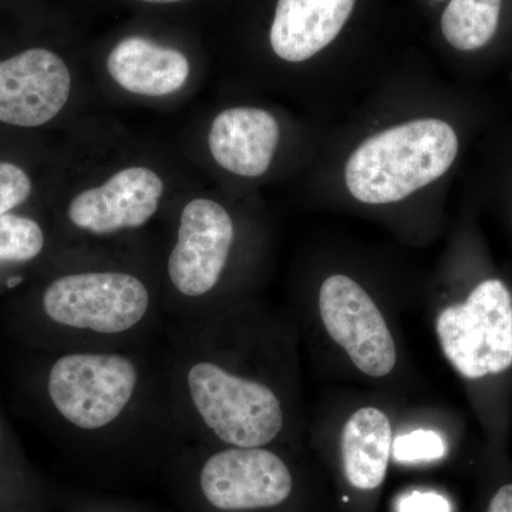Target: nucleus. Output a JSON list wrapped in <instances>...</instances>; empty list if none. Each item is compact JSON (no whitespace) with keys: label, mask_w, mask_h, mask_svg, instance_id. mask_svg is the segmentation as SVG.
<instances>
[{"label":"nucleus","mask_w":512,"mask_h":512,"mask_svg":"<svg viewBox=\"0 0 512 512\" xmlns=\"http://www.w3.org/2000/svg\"><path fill=\"white\" fill-rule=\"evenodd\" d=\"M458 137L447 121L417 119L380 131L353 151L346 187L363 204L403 201L450 170Z\"/></svg>","instance_id":"1"},{"label":"nucleus","mask_w":512,"mask_h":512,"mask_svg":"<svg viewBox=\"0 0 512 512\" xmlns=\"http://www.w3.org/2000/svg\"><path fill=\"white\" fill-rule=\"evenodd\" d=\"M451 366L466 379L500 375L512 366V295L500 279H485L466 301L448 306L436 322Z\"/></svg>","instance_id":"2"},{"label":"nucleus","mask_w":512,"mask_h":512,"mask_svg":"<svg viewBox=\"0 0 512 512\" xmlns=\"http://www.w3.org/2000/svg\"><path fill=\"white\" fill-rule=\"evenodd\" d=\"M192 402L204 423L234 447H264L281 433L284 410L265 384L202 362L188 372Z\"/></svg>","instance_id":"3"},{"label":"nucleus","mask_w":512,"mask_h":512,"mask_svg":"<svg viewBox=\"0 0 512 512\" xmlns=\"http://www.w3.org/2000/svg\"><path fill=\"white\" fill-rule=\"evenodd\" d=\"M137 380L136 366L127 357L76 353L53 365L47 390L64 419L80 429L97 430L123 413Z\"/></svg>","instance_id":"4"},{"label":"nucleus","mask_w":512,"mask_h":512,"mask_svg":"<svg viewBox=\"0 0 512 512\" xmlns=\"http://www.w3.org/2000/svg\"><path fill=\"white\" fill-rule=\"evenodd\" d=\"M148 303L143 282L121 272L62 276L43 295V309L53 322L97 333L134 328L146 315Z\"/></svg>","instance_id":"5"},{"label":"nucleus","mask_w":512,"mask_h":512,"mask_svg":"<svg viewBox=\"0 0 512 512\" xmlns=\"http://www.w3.org/2000/svg\"><path fill=\"white\" fill-rule=\"evenodd\" d=\"M319 312L326 332L348 353L353 365L367 376L393 372L397 349L379 306L346 275L325 279L319 291Z\"/></svg>","instance_id":"6"},{"label":"nucleus","mask_w":512,"mask_h":512,"mask_svg":"<svg viewBox=\"0 0 512 512\" xmlns=\"http://www.w3.org/2000/svg\"><path fill=\"white\" fill-rule=\"evenodd\" d=\"M201 488L208 503L218 510H265L291 497L293 476L285 461L272 451L232 447L205 463Z\"/></svg>","instance_id":"7"},{"label":"nucleus","mask_w":512,"mask_h":512,"mask_svg":"<svg viewBox=\"0 0 512 512\" xmlns=\"http://www.w3.org/2000/svg\"><path fill=\"white\" fill-rule=\"evenodd\" d=\"M72 87L62 57L43 47L0 60V123L40 127L66 106Z\"/></svg>","instance_id":"8"},{"label":"nucleus","mask_w":512,"mask_h":512,"mask_svg":"<svg viewBox=\"0 0 512 512\" xmlns=\"http://www.w3.org/2000/svg\"><path fill=\"white\" fill-rule=\"evenodd\" d=\"M234 242L228 211L198 198L185 205L177 244L168 259L171 282L185 296L205 295L220 281Z\"/></svg>","instance_id":"9"},{"label":"nucleus","mask_w":512,"mask_h":512,"mask_svg":"<svg viewBox=\"0 0 512 512\" xmlns=\"http://www.w3.org/2000/svg\"><path fill=\"white\" fill-rule=\"evenodd\" d=\"M163 180L153 170L130 167L70 202L69 220L83 231L107 235L151 220L163 197Z\"/></svg>","instance_id":"10"},{"label":"nucleus","mask_w":512,"mask_h":512,"mask_svg":"<svg viewBox=\"0 0 512 512\" xmlns=\"http://www.w3.org/2000/svg\"><path fill=\"white\" fill-rule=\"evenodd\" d=\"M356 0H278L269 40L279 59L302 63L335 42Z\"/></svg>","instance_id":"11"},{"label":"nucleus","mask_w":512,"mask_h":512,"mask_svg":"<svg viewBox=\"0 0 512 512\" xmlns=\"http://www.w3.org/2000/svg\"><path fill=\"white\" fill-rule=\"evenodd\" d=\"M279 124L268 111L234 107L212 123L208 146L215 163L239 177L264 175L274 160Z\"/></svg>","instance_id":"12"},{"label":"nucleus","mask_w":512,"mask_h":512,"mask_svg":"<svg viewBox=\"0 0 512 512\" xmlns=\"http://www.w3.org/2000/svg\"><path fill=\"white\" fill-rule=\"evenodd\" d=\"M114 82L138 96L163 97L183 89L190 77L184 53L141 36L117 43L107 59Z\"/></svg>","instance_id":"13"},{"label":"nucleus","mask_w":512,"mask_h":512,"mask_svg":"<svg viewBox=\"0 0 512 512\" xmlns=\"http://www.w3.org/2000/svg\"><path fill=\"white\" fill-rule=\"evenodd\" d=\"M393 431L389 417L376 407H363L346 421L340 440L345 480L359 493H373L386 480Z\"/></svg>","instance_id":"14"},{"label":"nucleus","mask_w":512,"mask_h":512,"mask_svg":"<svg viewBox=\"0 0 512 512\" xmlns=\"http://www.w3.org/2000/svg\"><path fill=\"white\" fill-rule=\"evenodd\" d=\"M503 0H450L441 15V32L448 45L474 52L493 40L500 25Z\"/></svg>","instance_id":"15"},{"label":"nucleus","mask_w":512,"mask_h":512,"mask_svg":"<svg viewBox=\"0 0 512 512\" xmlns=\"http://www.w3.org/2000/svg\"><path fill=\"white\" fill-rule=\"evenodd\" d=\"M45 247V234L32 218L0 215V262H28Z\"/></svg>","instance_id":"16"},{"label":"nucleus","mask_w":512,"mask_h":512,"mask_svg":"<svg viewBox=\"0 0 512 512\" xmlns=\"http://www.w3.org/2000/svg\"><path fill=\"white\" fill-rule=\"evenodd\" d=\"M446 441L433 430H414L393 440L392 453L397 461L440 460L446 456Z\"/></svg>","instance_id":"17"},{"label":"nucleus","mask_w":512,"mask_h":512,"mask_svg":"<svg viewBox=\"0 0 512 512\" xmlns=\"http://www.w3.org/2000/svg\"><path fill=\"white\" fill-rule=\"evenodd\" d=\"M32 190V180L22 167L0 161V215L9 214L13 208L23 204Z\"/></svg>","instance_id":"18"},{"label":"nucleus","mask_w":512,"mask_h":512,"mask_svg":"<svg viewBox=\"0 0 512 512\" xmlns=\"http://www.w3.org/2000/svg\"><path fill=\"white\" fill-rule=\"evenodd\" d=\"M447 498L437 493H414L406 495L399 504V512H450Z\"/></svg>","instance_id":"19"},{"label":"nucleus","mask_w":512,"mask_h":512,"mask_svg":"<svg viewBox=\"0 0 512 512\" xmlns=\"http://www.w3.org/2000/svg\"><path fill=\"white\" fill-rule=\"evenodd\" d=\"M485 512H512V483L501 485L495 491Z\"/></svg>","instance_id":"20"},{"label":"nucleus","mask_w":512,"mask_h":512,"mask_svg":"<svg viewBox=\"0 0 512 512\" xmlns=\"http://www.w3.org/2000/svg\"><path fill=\"white\" fill-rule=\"evenodd\" d=\"M141 2H147V3H177V2H184V0H141Z\"/></svg>","instance_id":"21"},{"label":"nucleus","mask_w":512,"mask_h":512,"mask_svg":"<svg viewBox=\"0 0 512 512\" xmlns=\"http://www.w3.org/2000/svg\"><path fill=\"white\" fill-rule=\"evenodd\" d=\"M0 436H2V429H0Z\"/></svg>","instance_id":"22"},{"label":"nucleus","mask_w":512,"mask_h":512,"mask_svg":"<svg viewBox=\"0 0 512 512\" xmlns=\"http://www.w3.org/2000/svg\"><path fill=\"white\" fill-rule=\"evenodd\" d=\"M437 2H441V0H437Z\"/></svg>","instance_id":"23"}]
</instances>
